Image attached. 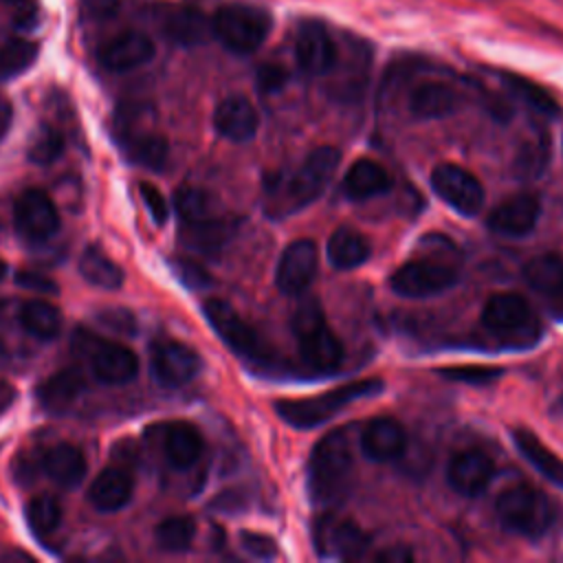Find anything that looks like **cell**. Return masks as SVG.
I'll return each mask as SVG.
<instances>
[{"mask_svg": "<svg viewBox=\"0 0 563 563\" xmlns=\"http://www.w3.org/2000/svg\"><path fill=\"white\" fill-rule=\"evenodd\" d=\"M389 187H391V176L387 174V169L369 158L356 161L347 169L345 180H343L345 196L352 200H367V198L380 196Z\"/></svg>", "mask_w": 563, "mask_h": 563, "instance_id": "25", "label": "cell"}, {"mask_svg": "<svg viewBox=\"0 0 563 563\" xmlns=\"http://www.w3.org/2000/svg\"><path fill=\"white\" fill-rule=\"evenodd\" d=\"M352 471V451L345 431L334 429L325 433L310 453L308 488L314 501L334 499Z\"/></svg>", "mask_w": 563, "mask_h": 563, "instance_id": "4", "label": "cell"}, {"mask_svg": "<svg viewBox=\"0 0 563 563\" xmlns=\"http://www.w3.org/2000/svg\"><path fill=\"white\" fill-rule=\"evenodd\" d=\"M512 440L517 451L526 457V462L537 468L545 479L563 488V460L552 453L532 431L528 429H515Z\"/></svg>", "mask_w": 563, "mask_h": 563, "instance_id": "27", "label": "cell"}, {"mask_svg": "<svg viewBox=\"0 0 563 563\" xmlns=\"http://www.w3.org/2000/svg\"><path fill=\"white\" fill-rule=\"evenodd\" d=\"M99 321L117 332H123V334H132L134 332V319L128 310H121V308H108L99 314Z\"/></svg>", "mask_w": 563, "mask_h": 563, "instance_id": "49", "label": "cell"}, {"mask_svg": "<svg viewBox=\"0 0 563 563\" xmlns=\"http://www.w3.org/2000/svg\"><path fill=\"white\" fill-rule=\"evenodd\" d=\"M37 57V46L22 37H11L0 46V77H13L26 70Z\"/></svg>", "mask_w": 563, "mask_h": 563, "instance_id": "38", "label": "cell"}, {"mask_svg": "<svg viewBox=\"0 0 563 563\" xmlns=\"http://www.w3.org/2000/svg\"><path fill=\"white\" fill-rule=\"evenodd\" d=\"M42 464H44L46 475L64 488L77 486L86 475L84 453L73 444H57V446L48 449Z\"/></svg>", "mask_w": 563, "mask_h": 563, "instance_id": "29", "label": "cell"}, {"mask_svg": "<svg viewBox=\"0 0 563 563\" xmlns=\"http://www.w3.org/2000/svg\"><path fill=\"white\" fill-rule=\"evenodd\" d=\"M319 264L317 244L312 240H295L290 242L277 264L275 284L284 295H301L314 279Z\"/></svg>", "mask_w": 563, "mask_h": 563, "instance_id": "13", "label": "cell"}, {"mask_svg": "<svg viewBox=\"0 0 563 563\" xmlns=\"http://www.w3.org/2000/svg\"><path fill=\"white\" fill-rule=\"evenodd\" d=\"M4 2H11V4H26L29 0H4Z\"/></svg>", "mask_w": 563, "mask_h": 563, "instance_id": "53", "label": "cell"}, {"mask_svg": "<svg viewBox=\"0 0 563 563\" xmlns=\"http://www.w3.org/2000/svg\"><path fill=\"white\" fill-rule=\"evenodd\" d=\"M369 257V242L363 233L350 229V227H339L330 240H328V260L334 268L347 271L365 264Z\"/></svg>", "mask_w": 563, "mask_h": 563, "instance_id": "30", "label": "cell"}, {"mask_svg": "<svg viewBox=\"0 0 563 563\" xmlns=\"http://www.w3.org/2000/svg\"><path fill=\"white\" fill-rule=\"evenodd\" d=\"M273 29V15L257 4L231 2L211 18L213 37L235 55L255 53Z\"/></svg>", "mask_w": 563, "mask_h": 563, "instance_id": "2", "label": "cell"}, {"mask_svg": "<svg viewBox=\"0 0 563 563\" xmlns=\"http://www.w3.org/2000/svg\"><path fill=\"white\" fill-rule=\"evenodd\" d=\"M339 161L341 152L332 145H321L303 158L301 167L292 174L288 185V196L295 202V207H303L321 196V191L332 180Z\"/></svg>", "mask_w": 563, "mask_h": 563, "instance_id": "8", "label": "cell"}, {"mask_svg": "<svg viewBox=\"0 0 563 563\" xmlns=\"http://www.w3.org/2000/svg\"><path fill=\"white\" fill-rule=\"evenodd\" d=\"M202 312L218 336L242 358L251 363H266L271 361L273 352L266 341L233 310L231 303L224 299H207Z\"/></svg>", "mask_w": 563, "mask_h": 563, "instance_id": "6", "label": "cell"}, {"mask_svg": "<svg viewBox=\"0 0 563 563\" xmlns=\"http://www.w3.org/2000/svg\"><path fill=\"white\" fill-rule=\"evenodd\" d=\"M380 389H383V383L376 378L354 380V383L339 385L325 394H317V396H308V398H282L275 402V411L290 427L314 429V427L328 422L330 418H334L352 400L376 396V394H380Z\"/></svg>", "mask_w": 563, "mask_h": 563, "instance_id": "1", "label": "cell"}, {"mask_svg": "<svg viewBox=\"0 0 563 563\" xmlns=\"http://www.w3.org/2000/svg\"><path fill=\"white\" fill-rule=\"evenodd\" d=\"M79 4L90 20H110L119 13V0H79Z\"/></svg>", "mask_w": 563, "mask_h": 563, "instance_id": "47", "label": "cell"}, {"mask_svg": "<svg viewBox=\"0 0 563 563\" xmlns=\"http://www.w3.org/2000/svg\"><path fill=\"white\" fill-rule=\"evenodd\" d=\"M202 453V435L187 422H174L165 433V457L174 468H191Z\"/></svg>", "mask_w": 563, "mask_h": 563, "instance_id": "28", "label": "cell"}, {"mask_svg": "<svg viewBox=\"0 0 563 563\" xmlns=\"http://www.w3.org/2000/svg\"><path fill=\"white\" fill-rule=\"evenodd\" d=\"M163 31L172 42L180 46H196L213 37L211 18L191 4L169 9L163 20Z\"/></svg>", "mask_w": 563, "mask_h": 563, "instance_id": "23", "label": "cell"}, {"mask_svg": "<svg viewBox=\"0 0 563 563\" xmlns=\"http://www.w3.org/2000/svg\"><path fill=\"white\" fill-rule=\"evenodd\" d=\"M20 323L31 336L51 341L62 330V314L46 301H26L20 310Z\"/></svg>", "mask_w": 563, "mask_h": 563, "instance_id": "33", "label": "cell"}, {"mask_svg": "<svg viewBox=\"0 0 563 563\" xmlns=\"http://www.w3.org/2000/svg\"><path fill=\"white\" fill-rule=\"evenodd\" d=\"M312 541L317 554L328 559H361L369 548V537L358 523L332 512L314 521Z\"/></svg>", "mask_w": 563, "mask_h": 563, "instance_id": "7", "label": "cell"}, {"mask_svg": "<svg viewBox=\"0 0 563 563\" xmlns=\"http://www.w3.org/2000/svg\"><path fill=\"white\" fill-rule=\"evenodd\" d=\"M64 152V136L59 130L51 128V125H42L35 136L29 143V161L37 163V165H48L53 161L59 158V154Z\"/></svg>", "mask_w": 563, "mask_h": 563, "instance_id": "40", "label": "cell"}, {"mask_svg": "<svg viewBox=\"0 0 563 563\" xmlns=\"http://www.w3.org/2000/svg\"><path fill=\"white\" fill-rule=\"evenodd\" d=\"M92 374L108 385H123L139 372L136 354L121 343H99L90 356Z\"/></svg>", "mask_w": 563, "mask_h": 563, "instance_id": "22", "label": "cell"}, {"mask_svg": "<svg viewBox=\"0 0 563 563\" xmlns=\"http://www.w3.org/2000/svg\"><path fill=\"white\" fill-rule=\"evenodd\" d=\"M7 275V264L0 260V279Z\"/></svg>", "mask_w": 563, "mask_h": 563, "instance_id": "52", "label": "cell"}, {"mask_svg": "<svg viewBox=\"0 0 563 563\" xmlns=\"http://www.w3.org/2000/svg\"><path fill=\"white\" fill-rule=\"evenodd\" d=\"M297 66L312 77L325 75L336 64V44L328 26L319 20H301L295 31Z\"/></svg>", "mask_w": 563, "mask_h": 563, "instance_id": "11", "label": "cell"}, {"mask_svg": "<svg viewBox=\"0 0 563 563\" xmlns=\"http://www.w3.org/2000/svg\"><path fill=\"white\" fill-rule=\"evenodd\" d=\"M213 125L224 139L244 143L255 136L260 119L255 106L246 97L231 95L218 103L213 112Z\"/></svg>", "mask_w": 563, "mask_h": 563, "instance_id": "20", "label": "cell"}, {"mask_svg": "<svg viewBox=\"0 0 563 563\" xmlns=\"http://www.w3.org/2000/svg\"><path fill=\"white\" fill-rule=\"evenodd\" d=\"M501 81L506 84V88L515 97H519L526 106H530L539 114H545V117H559L561 114V108H559L556 99L545 88H541L539 84H534V81H530L521 75H512V73H501Z\"/></svg>", "mask_w": 563, "mask_h": 563, "instance_id": "36", "label": "cell"}, {"mask_svg": "<svg viewBox=\"0 0 563 563\" xmlns=\"http://www.w3.org/2000/svg\"><path fill=\"white\" fill-rule=\"evenodd\" d=\"M15 284H20L22 288H29V290H35V292H57V284L46 277V275H40V273H33V271H20L15 275Z\"/></svg>", "mask_w": 563, "mask_h": 563, "instance_id": "48", "label": "cell"}, {"mask_svg": "<svg viewBox=\"0 0 563 563\" xmlns=\"http://www.w3.org/2000/svg\"><path fill=\"white\" fill-rule=\"evenodd\" d=\"M440 374L444 378H451L455 383H468V385H486L497 380L504 369L501 367H488V365H455V367H442Z\"/></svg>", "mask_w": 563, "mask_h": 563, "instance_id": "43", "label": "cell"}, {"mask_svg": "<svg viewBox=\"0 0 563 563\" xmlns=\"http://www.w3.org/2000/svg\"><path fill=\"white\" fill-rule=\"evenodd\" d=\"M431 185L435 194L462 216H475L484 205L482 183L464 167L442 163L431 172Z\"/></svg>", "mask_w": 563, "mask_h": 563, "instance_id": "10", "label": "cell"}, {"mask_svg": "<svg viewBox=\"0 0 563 563\" xmlns=\"http://www.w3.org/2000/svg\"><path fill=\"white\" fill-rule=\"evenodd\" d=\"M548 156H550V147L545 143V139H534L530 143H526L515 161V172L521 178H539L541 172L548 165Z\"/></svg>", "mask_w": 563, "mask_h": 563, "instance_id": "42", "label": "cell"}, {"mask_svg": "<svg viewBox=\"0 0 563 563\" xmlns=\"http://www.w3.org/2000/svg\"><path fill=\"white\" fill-rule=\"evenodd\" d=\"M407 433L394 418H374L361 433V449L372 462H391L405 453Z\"/></svg>", "mask_w": 563, "mask_h": 563, "instance_id": "18", "label": "cell"}, {"mask_svg": "<svg viewBox=\"0 0 563 563\" xmlns=\"http://www.w3.org/2000/svg\"><path fill=\"white\" fill-rule=\"evenodd\" d=\"M231 227L220 218H209L202 222H183V240L202 253H216L229 240Z\"/></svg>", "mask_w": 563, "mask_h": 563, "instance_id": "35", "label": "cell"}, {"mask_svg": "<svg viewBox=\"0 0 563 563\" xmlns=\"http://www.w3.org/2000/svg\"><path fill=\"white\" fill-rule=\"evenodd\" d=\"M482 325L490 332H515L530 323L528 301L517 292H497L482 308Z\"/></svg>", "mask_w": 563, "mask_h": 563, "instance_id": "21", "label": "cell"}, {"mask_svg": "<svg viewBox=\"0 0 563 563\" xmlns=\"http://www.w3.org/2000/svg\"><path fill=\"white\" fill-rule=\"evenodd\" d=\"M172 264H174V273H176L187 286L200 288V286L207 284V273H205L198 264H194V262H189V260H174Z\"/></svg>", "mask_w": 563, "mask_h": 563, "instance_id": "50", "label": "cell"}, {"mask_svg": "<svg viewBox=\"0 0 563 563\" xmlns=\"http://www.w3.org/2000/svg\"><path fill=\"white\" fill-rule=\"evenodd\" d=\"M132 477L123 468H103L90 484L88 499L101 512L121 510L132 497Z\"/></svg>", "mask_w": 563, "mask_h": 563, "instance_id": "24", "label": "cell"}, {"mask_svg": "<svg viewBox=\"0 0 563 563\" xmlns=\"http://www.w3.org/2000/svg\"><path fill=\"white\" fill-rule=\"evenodd\" d=\"M174 202L183 222H202L216 218L211 196L198 187H180L176 191Z\"/></svg>", "mask_w": 563, "mask_h": 563, "instance_id": "39", "label": "cell"}, {"mask_svg": "<svg viewBox=\"0 0 563 563\" xmlns=\"http://www.w3.org/2000/svg\"><path fill=\"white\" fill-rule=\"evenodd\" d=\"M411 559H413V552L405 545H394V548H387L376 554V561H380V563H407Z\"/></svg>", "mask_w": 563, "mask_h": 563, "instance_id": "51", "label": "cell"}, {"mask_svg": "<svg viewBox=\"0 0 563 563\" xmlns=\"http://www.w3.org/2000/svg\"><path fill=\"white\" fill-rule=\"evenodd\" d=\"M541 216V202L537 196L519 194L501 205H497L488 216V227L495 233L508 235V238H521L528 235Z\"/></svg>", "mask_w": 563, "mask_h": 563, "instance_id": "16", "label": "cell"}, {"mask_svg": "<svg viewBox=\"0 0 563 563\" xmlns=\"http://www.w3.org/2000/svg\"><path fill=\"white\" fill-rule=\"evenodd\" d=\"M288 75L282 66L277 64H264L260 70H257V86L264 90V92H277L284 88Z\"/></svg>", "mask_w": 563, "mask_h": 563, "instance_id": "46", "label": "cell"}, {"mask_svg": "<svg viewBox=\"0 0 563 563\" xmlns=\"http://www.w3.org/2000/svg\"><path fill=\"white\" fill-rule=\"evenodd\" d=\"M139 191H141V198H143V202H145V207H147L152 220H154L156 224H163V222L167 220V213H169L163 194H161L152 183H141V185H139Z\"/></svg>", "mask_w": 563, "mask_h": 563, "instance_id": "45", "label": "cell"}, {"mask_svg": "<svg viewBox=\"0 0 563 563\" xmlns=\"http://www.w3.org/2000/svg\"><path fill=\"white\" fill-rule=\"evenodd\" d=\"M493 477L495 464L479 449H466L455 453L446 466L449 486L464 497H477L479 493H484Z\"/></svg>", "mask_w": 563, "mask_h": 563, "instance_id": "15", "label": "cell"}, {"mask_svg": "<svg viewBox=\"0 0 563 563\" xmlns=\"http://www.w3.org/2000/svg\"><path fill=\"white\" fill-rule=\"evenodd\" d=\"M26 519L35 532H53L62 521V506L51 495H37L26 504Z\"/></svg>", "mask_w": 563, "mask_h": 563, "instance_id": "41", "label": "cell"}, {"mask_svg": "<svg viewBox=\"0 0 563 563\" xmlns=\"http://www.w3.org/2000/svg\"><path fill=\"white\" fill-rule=\"evenodd\" d=\"M79 273L88 284L106 288V290H114L123 284L121 268L95 246H88L84 251V255L79 260Z\"/></svg>", "mask_w": 563, "mask_h": 563, "instance_id": "34", "label": "cell"}, {"mask_svg": "<svg viewBox=\"0 0 563 563\" xmlns=\"http://www.w3.org/2000/svg\"><path fill=\"white\" fill-rule=\"evenodd\" d=\"M407 106L416 119H442L460 108V92L449 81L429 79L411 88Z\"/></svg>", "mask_w": 563, "mask_h": 563, "instance_id": "19", "label": "cell"}, {"mask_svg": "<svg viewBox=\"0 0 563 563\" xmlns=\"http://www.w3.org/2000/svg\"><path fill=\"white\" fill-rule=\"evenodd\" d=\"M526 284L543 295H556L563 290V257L556 253H541L523 266Z\"/></svg>", "mask_w": 563, "mask_h": 563, "instance_id": "31", "label": "cell"}, {"mask_svg": "<svg viewBox=\"0 0 563 563\" xmlns=\"http://www.w3.org/2000/svg\"><path fill=\"white\" fill-rule=\"evenodd\" d=\"M13 220L18 233L29 242H46L59 229V213L53 200L40 189H29L18 198Z\"/></svg>", "mask_w": 563, "mask_h": 563, "instance_id": "12", "label": "cell"}, {"mask_svg": "<svg viewBox=\"0 0 563 563\" xmlns=\"http://www.w3.org/2000/svg\"><path fill=\"white\" fill-rule=\"evenodd\" d=\"M154 57V42L143 33H121L99 48V62L114 73H128Z\"/></svg>", "mask_w": 563, "mask_h": 563, "instance_id": "17", "label": "cell"}, {"mask_svg": "<svg viewBox=\"0 0 563 563\" xmlns=\"http://www.w3.org/2000/svg\"><path fill=\"white\" fill-rule=\"evenodd\" d=\"M499 523L526 539H539L552 523V506L548 497L530 484L506 488L495 504Z\"/></svg>", "mask_w": 563, "mask_h": 563, "instance_id": "5", "label": "cell"}, {"mask_svg": "<svg viewBox=\"0 0 563 563\" xmlns=\"http://www.w3.org/2000/svg\"><path fill=\"white\" fill-rule=\"evenodd\" d=\"M455 282H457V273L451 266L431 262V260L407 262L391 275L394 292L409 299H422V297L444 292Z\"/></svg>", "mask_w": 563, "mask_h": 563, "instance_id": "9", "label": "cell"}, {"mask_svg": "<svg viewBox=\"0 0 563 563\" xmlns=\"http://www.w3.org/2000/svg\"><path fill=\"white\" fill-rule=\"evenodd\" d=\"M240 543L255 559H273L277 554L275 539L260 534V532H251V530L240 532Z\"/></svg>", "mask_w": 563, "mask_h": 563, "instance_id": "44", "label": "cell"}, {"mask_svg": "<svg viewBox=\"0 0 563 563\" xmlns=\"http://www.w3.org/2000/svg\"><path fill=\"white\" fill-rule=\"evenodd\" d=\"M290 328L295 332L301 358L314 369H334L343 361V345L325 321L323 308L317 299L297 303Z\"/></svg>", "mask_w": 563, "mask_h": 563, "instance_id": "3", "label": "cell"}, {"mask_svg": "<svg viewBox=\"0 0 563 563\" xmlns=\"http://www.w3.org/2000/svg\"><path fill=\"white\" fill-rule=\"evenodd\" d=\"M194 537H196V521L187 515L167 517L156 526V543L165 552L189 550Z\"/></svg>", "mask_w": 563, "mask_h": 563, "instance_id": "37", "label": "cell"}, {"mask_svg": "<svg viewBox=\"0 0 563 563\" xmlns=\"http://www.w3.org/2000/svg\"><path fill=\"white\" fill-rule=\"evenodd\" d=\"M84 391V378L77 369H62L46 378L40 389L37 398L48 409H64L68 407L79 394Z\"/></svg>", "mask_w": 563, "mask_h": 563, "instance_id": "32", "label": "cell"}, {"mask_svg": "<svg viewBox=\"0 0 563 563\" xmlns=\"http://www.w3.org/2000/svg\"><path fill=\"white\" fill-rule=\"evenodd\" d=\"M121 147L125 156L147 169H163L169 156V145L161 134H154L150 130H134L128 134H121Z\"/></svg>", "mask_w": 563, "mask_h": 563, "instance_id": "26", "label": "cell"}, {"mask_svg": "<svg viewBox=\"0 0 563 563\" xmlns=\"http://www.w3.org/2000/svg\"><path fill=\"white\" fill-rule=\"evenodd\" d=\"M152 376L165 387H180L200 372V356L185 343L163 341L150 356Z\"/></svg>", "mask_w": 563, "mask_h": 563, "instance_id": "14", "label": "cell"}]
</instances>
